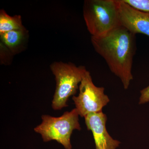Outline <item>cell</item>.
<instances>
[{
	"label": "cell",
	"mask_w": 149,
	"mask_h": 149,
	"mask_svg": "<svg viewBox=\"0 0 149 149\" xmlns=\"http://www.w3.org/2000/svg\"><path fill=\"white\" fill-rule=\"evenodd\" d=\"M27 31L24 29L13 30L0 35L2 43L13 54L18 53L27 37Z\"/></svg>",
	"instance_id": "ba28073f"
},
{
	"label": "cell",
	"mask_w": 149,
	"mask_h": 149,
	"mask_svg": "<svg viewBox=\"0 0 149 149\" xmlns=\"http://www.w3.org/2000/svg\"><path fill=\"white\" fill-rule=\"evenodd\" d=\"M118 1L120 26L135 35L141 33L149 37V13L136 10L122 0Z\"/></svg>",
	"instance_id": "52a82bcc"
},
{
	"label": "cell",
	"mask_w": 149,
	"mask_h": 149,
	"mask_svg": "<svg viewBox=\"0 0 149 149\" xmlns=\"http://www.w3.org/2000/svg\"><path fill=\"white\" fill-rule=\"evenodd\" d=\"M84 118L88 130L93 133L96 149H116L119 146L120 141L113 139L107 131V116L102 111L90 113Z\"/></svg>",
	"instance_id": "8992f818"
},
{
	"label": "cell",
	"mask_w": 149,
	"mask_h": 149,
	"mask_svg": "<svg viewBox=\"0 0 149 149\" xmlns=\"http://www.w3.org/2000/svg\"><path fill=\"white\" fill-rule=\"evenodd\" d=\"M149 102V85L141 91L139 104H142Z\"/></svg>",
	"instance_id": "8fae6325"
},
{
	"label": "cell",
	"mask_w": 149,
	"mask_h": 149,
	"mask_svg": "<svg viewBox=\"0 0 149 149\" xmlns=\"http://www.w3.org/2000/svg\"><path fill=\"white\" fill-rule=\"evenodd\" d=\"M55 76L56 88L52 101L54 110H59L68 106V101L75 95L87 70L85 66H77L71 63L54 62L50 65Z\"/></svg>",
	"instance_id": "3957f363"
},
{
	"label": "cell",
	"mask_w": 149,
	"mask_h": 149,
	"mask_svg": "<svg viewBox=\"0 0 149 149\" xmlns=\"http://www.w3.org/2000/svg\"><path fill=\"white\" fill-rule=\"evenodd\" d=\"M79 90L78 95L73 96L72 99L81 117L102 111L103 108L110 101L109 97L105 94L104 88L95 85L88 70L83 76Z\"/></svg>",
	"instance_id": "5b68a950"
},
{
	"label": "cell",
	"mask_w": 149,
	"mask_h": 149,
	"mask_svg": "<svg viewBox=\"0 0 149 149\" xmlns=\"http://www.w3.org/2000/svg\"><path fill=\"white\" fill-rule=\"evenodd\" d=\"M79 116L76 108L65 112L59 117L43 115L42 123L34 128V131L41 135L44 142L55 141L65 149H72L70 138L72 132L81 130Z\"/></svg>",
	"instance_id": "277c9868"
},
{
	"label": "cell",
	"mask_w": 149,
	"mask_h": 149,
	"mask_svg": "<svg viewBox=\"0 0 149 149\" xmlns=\"http://www.w3.org/2000/svg\"><path fill=\"white\" fill-rule=\"evenodd\" d=\"M136 35L119 26L103 36L91 38L95 51L105 60L111 72L120 78L125 89H128L133 79Z\"/></svg>",
	"instance_id": "6da1fadb"
},
{
	"label": "cell",
	"mask_w": 149,
	"mask_h": 149,
	"mask_svg": "<svg viewBox=\"0 0 149 149\" xmlns=\"http://www.w3.org/2000/svg\"><path fill=\"white\" fill-rule=\"evenodd\" d=\"M83 15L91 37L103 36L120 26L118 0H85Z\"/></svg>",
	"instance_id": "7a4b0ae2"
},
{
	"label": "cell",
	"mask_w": 149,
	"mask_h": 149,
	"mask_svg": "<svg viewBox=\"0 0 149 149\" xmlns=\"http://www.w3.org/2000/svg\"><path fill=\"white\" fill-rule=\"evenodd\" d=\"M136 10L149 13V0H122Z\"/></svg>",
	"instance_id": "30bf717a"
},
{
	"label": "cell",
	"mask_w": 149,
	"mask_h": 149,
	"mask_svg": "<svg viewBox=\"0 0 149 149\" xmlns=\"http://www.w3.org/2000/svg\"><path fill=\"white\" fill-rule=\"evenodd\" d=\"M21 15L10 16L4 10L0 11V35L13 30L24 29Z\"/></svg>",
	"instance_id": "9c48e42d"
}]
</instances>
